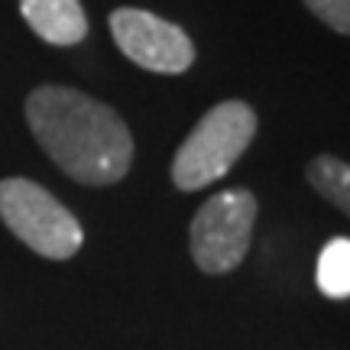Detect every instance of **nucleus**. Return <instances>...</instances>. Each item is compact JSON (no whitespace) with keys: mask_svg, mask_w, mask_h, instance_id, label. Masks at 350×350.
I'll use <instances>...</instances> for the list:
<instances>
[{"mask_svg":"<svg viewBox=\"0 0 350 350\" xmlns=\"http://www.w3.org/2000/svg\"><path fill=\"white\" fill-rule=\"evenodd\" d=\"M26 124L49 159L81 185H113L130 172L133 137L113 107L85 91L42 85L26 98Z\"/></svg>","mask_w":350,"mask_h":350,"instance_id":"obj_1","label":"nucleus"},{"mask_svg":"<svg viewBox=\"0 0 350 350\" xmlns=\"http://www.w3.org/2000/svg\"><path fill=\"white\" fill-rule=\"evenodd\" d=\"M256 137V113L247 100H221L201 117L172 159L178 191H198L224 178Z\"/></svg>","mask_w":350,"mask_h":350,"instance_id":"obj_2","label":"nucleus"},{"mask_svg":"<svg viewBox=\"0 0 350 350\" xmlns=\"http://www.w3.org/2000/svg\"><path fill=\"white\" fill-rule=\"evenodd\" d=\"M0 221L13 230L33 253L46 260H68L81 250L85 230L78 217L52 191L33 178H3L0 182Z\"/></svg>","mask_w":350,"mask_h":350,"instance_id":"obj_3","label":"nucleus"},{"mask_svg":"<svg viewBox=\"0 0 350 350\" xmlns=\"http://www.w3.org/2000/svg\"><path fill=\"white\" fill-rule=\"evenodd\" d=\"M256 224V195L247 188H227L208 198L191 221V256L201 273H230L250 250Z\"/></svg>","mask_w":350,"mask_h":350,"instance_id":"obj_4","label":"nucleus"},{"mask_svg":"<svg viewBox=\"0 0 350 350\" xmlns=\"http://www.w3.org/2000/svg\"><path fill=\"white\" fill-rule=\"evenodd\" d=\"M111 33L117 49L156 75H182L195 65V42L182 26L137 7H120L111 13Z\"/></svg>","mask_w":350,"mask_h":350,"instance_id":"obj_5","label":"nucleus"},{"mask_svg":"<svg viewBox=\"0 0 350 350\" xmlns=\"http://www.w3.org/2000/svg\"><path fill=\"white\" fill-rule=\"evenodd\" d=\"M20 13L49 46H75L88 36V16L78 0H20Z\"/></svg>","mask_w":350,"mask_h":350,"instance_id":"obj_6","label":"nucleus"},{"mask_svg":"<svg viewBox=\"0 0 350 350\" xmlns=\"http://www.w3.org/2000/svg\"><path fill=\"white\" fill-rule=\"evenodd\" d=\"M308 182L312 188L327 198L331 204H338L344 214H350V163H340L338 156H331V152H321V156H314L308 169Z\"/></svg>","mask_w":350,"mask_h":350,"instance_id":"obj_7","label":"nucleus"},{"mask_svg":"<svg viewBox=\"0 0 350 350\" xmlns=\"http://www.w3.org/2000/svg\"><path fill=\"white\" fill-rule=\"evenodd\" d=\"M318 288L327 299H350V240L334 237L318 256Z\"/></svg>","mask_w":350,"mask_h":350,"instance_id":"obj_8","label":"nucleus"},{"mask_svg":"<svg viewBox=\"0 0 350 350\" xmlns=\"http://www.w3.org/2000/svg\"><path fill=\"white\" fill-rule=\"evenodd\" d=\"M305 7L334 33L350 36V0H305Z\"/></svg>","mask_w":350,"mask_h":350,"instance_id":"obj_9","label":"nucleus"}]
</instances>
